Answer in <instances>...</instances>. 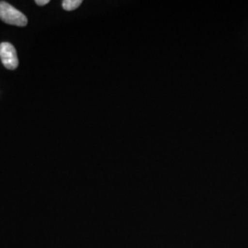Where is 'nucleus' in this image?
Masks as SVG:
<instances>
[{
	"mask_svg": "<svg viewBox=\"0 0 248 248\" xmlns=\"http://www.w3.org/2000/svg\"><path fill=\"white\" fill-rule=\"evenodd\" d=\"M0 18L4 22L15 26L24 27L28 23V18L22 12L5 1H0Z\"/></svg>",
	"mask_w": 248,
	"mask_h": 248,
	"instance_id": "1",
	"label": "nucleus"
},
{
	"mask_svg": "<svg viewBox=\"0 0 248 248\" xmlns=\"http://www.w3.org/2000/svg\"><path fill=\"white\" fill-rule=\"evenodd\" d=\"M0 58L4 66L9 70H14L18 67L17 51L11 44L2 43L0 45Z\"/></svg>",
	"mask_w": 248,
	"mask_h": 248,
	"instance_id": "2",
	"label": "nucleus"
},
{
	"mask_svg": "<svg viewBox=\"0 0 248 248\" xmlns=\"http://www.w3.org/2000/svg\"><path fill=\"white\" fill-rule=\"evenodd\" d=\"M81 4V0H64L62 1V8L67 11H71L78 9Z\"/></svg>",
	"mask_w": 248,
	"mask_h": 248,
	"instance_id": "3",
	"label": "nucleus"
},
{
	"mask_svg": "<svg viewBox=\"0 0 248 248\" xmlns=\"http://www.w3.org/2000/svg\"><path fill=\"white\" fill-rule=\"evenodd\" d=\"M50 1L49 0H36L35 3L39 6H45L46 4H48Z\"/></svg>",
	"mask_w": 248,
	"mask_h": 248,
	"instance_id": "4",
	"label": "nucleus"
}]
</instances>
